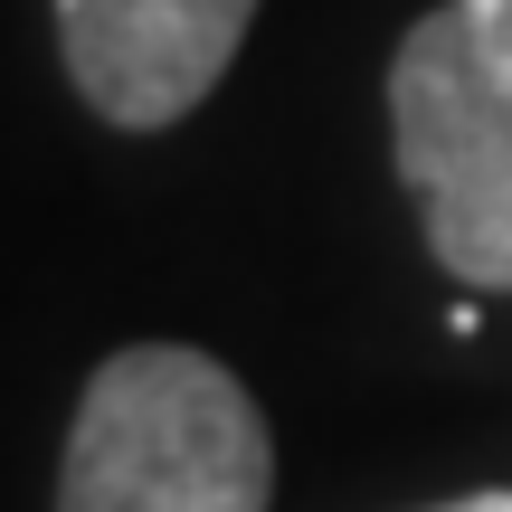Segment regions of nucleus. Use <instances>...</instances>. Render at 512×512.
<instances>
[{
  "label": "nucleus",
  "mask_w": 512,
  "mask_h": 512,
  "mask_svg": "<svg viewBox=\"0 0 512 512\" xmlns=\"http://www.w3.org/2000/svg\"><path fill=\"white\" fill-rule=\"evenodd\" d=\"M275 446L247 380L190 342H133L86 380L57 512H266Z\"/></svg>",
  "instance_id": "1"
},
{
  "label": "nucleus",
  "mask_w": 512,
  "mask_h": 512,
  "mask_svg": "<svg viewBox=\"0 0 512 512\" xmlns=\"http://www.w3.org/2000/svg\"><path fill=\"white\" fill-rule=\"evenodd\" d=\"M389 143L437 266L512 294V0H437L399 38Z\"/></svg>",
  "instance_id": "2"
},
{
  "label": "nucleus",
  "mask_w": 512,
  "mask_h": 512,
  "mask_svg": "<svg viewBox=\"0 0 512 512\" xmlns=\"http://www.w3.org/2000/svg\"><path fill=\"white\" fill-rule=\"evenodd\" d=\"M256 0H57L67 76L105 124L162 133L228 76Z\"/></svg>",
  "instance_id": "3"
},
{
  "label": "nucleus",
  "mask_w": 512,
  "mask_h": 512,
  "mask_svg": "<svg viewBox=\"0 0 512 512\" xmlns=\"http://www.w3.org/2000/svg\"><path fill=\"white\" fill-rule=\"evenodd\" d=\"M437 512H512V494H456V503H437Z\"/></svg>",
  "instance_id": "4"
}]
</instances>
